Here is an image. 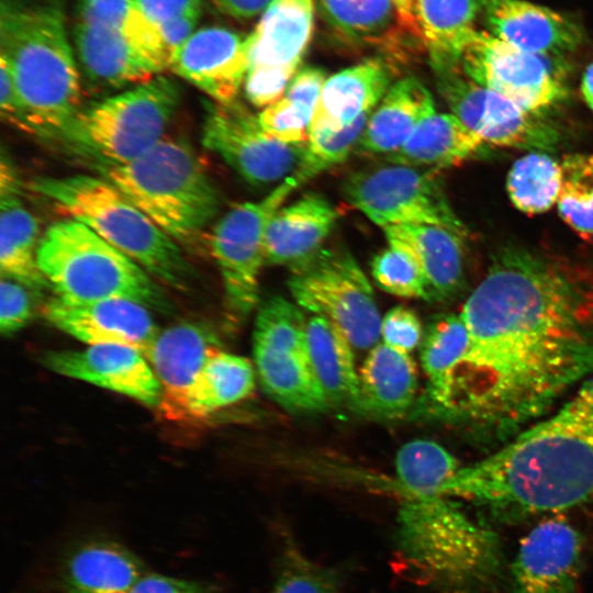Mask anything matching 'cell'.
<instances>
[{"instance_id": "db71d44e", "label": "cell", "mask_w": 593, "mask_h": 593, "mask_svg": "<svg viewBox=\"0 0 593 593\" xmlns=\"http://www.w3.org/2000/svg\"><path fill=\"white\" fill-rule=\"evenodd\" d=\"M0 166V198L19 195L21 190L20 180L12 163L4 153L1 154Z\"/></svg>"}, {"instance_id": "e575fe53", "label": "cell", "mask_w": 593, "mask_h": 593, "mask_svg": "<svg viewBox=\"0 0 593 593\" xmlns=\"http://www.w3.org/2000/svg\"><path fill=\"white\" fill-rule=\"evenodd\" d=\"M1 277L12 279L33 292L48 286L37 262L38 223L19 195L0 199Z\"/></svg>"}, {"instance_id": "4316f807", "label": "cell", "mask_w": 593, "mask_h": 593, "mask_svg": "<svg viewBox=\"0 0 593 593\" xmlns=\"http://www.w3.org/2000/svg\"><path fill=\"white\" fill-rule=\"evenodd\" d=\"M417 388V368L410 354L378 343L360 368L354 409L377 416H399L413 404Z\"/></svg>"}, {"instance_id": "52a82bcc", "label": "cell", "mask_w": 593, "mask_h": 593, "mask_svg": "<svg viewBox=\"0 0 593 593\" xmlns=\"http://www.w3.org/2000/svg\"><path fill=\"white\" fill-rule=\"evenodd\" d=\"M37 262L63 300H127L155 310L168 307L146 270L77 220L66 217L47 227L40 238Z\"/></svg>"}, {"instance_id": "3957f363", "label": "cell", "mask_w": 593, "mask_h": 593, "mask_svg": "<svg viewBox=\"0 0 593 593\" xmlns=\"http://www.w3.org/2000/svg\"><path fill=\"white\" fill-rule=\"evenodd\" d=\"M0 57L37 135L61 136L81 110V90L59 8L3 3Z\"/></svg>"}, {"instance_id": "74e56055", "label": "cell", "mask_w": 593, "mask_h": 593, "mask_svg": "<svg viewBox=\"0 0 593 593\" xmlns=\"http://www.w3.org/2000/svg\"><path fill=\"white\" fill-rule=\"evenodd\" d=\"M458 459L440 444L414 439L396 452L398 485L407 495H441L444 484L460 469Z\"/></svg>"}, {"instance_id": "277c9868", "label": "cell", "mask_w": 593, "mask_h": 593, "mask_svg": "<svg viewBox=\"0 0 593 593\" xmlns=\"http://www.w3.org/2000/svg\"><path fill=\"white\" fill-rule=\"evenodd\" d=\"M404 559L441 593H485L501 575L497 536L451 497L410 495L398 517Z\"/></svg>"}, {"instance_id": "d4e9b609", "label": "cell", "mask_w": 593, "mask_h": 593, "mask_svg": "<svg viewBox=\"0 0 593 593\" xmlns=\"http://www.w3.org/2000/svg\"><path fill=\"white\" fill-rule=\"evenodd\" d=\"M389 245L407 254L418 266L429 300L455 294L463 280L460 235L437 225L410 224L383 227Z\"/></svg>"}, {"instance_id": "8d00e7d4", "label": "cell", "mask_w": 593, "mask_h": 593, "mask_svg": "<svg viewBox=\"0 0 593 593\" xmlns=\"http://www.w3.org/2000/svg\"><path fill=\"white\" fill-rule=\"evenodd\" d=\"M325 80V71L321 68L300 69L284 94L258 113L259 122L265 131L284 143H306L314 110Z\"/></svg>"}, {"instance_id": "5b68a950", "label": "cell", "mask_w": 593, "mask_h": 593, "mask_svg": "<svg viewBox=\"0 0 593 593\" xmlns=\"http://www.w3.org/2000/svg\"><path fill=\"white\" fill-rule=\"evenodd\" d=\"M29 187L165 284L187 288L192 270L178 244L108 179L89 175L38 177Z\"/></svg>"}, {"instance_id": "4fadbf2b", "label": "cell", "mask_w": 593, "mask_h": 593, "mask_svg": "<svg viewBox=\"0 0 593 593\" xmlns=\"http://www.w3.org/2000/svg\"><path fill=\"white\" fill-rule=\"evenodd\" d=\"M314 0H275L248 37V101L266 108L286 92L313 32Z\"/></svg>"}, {"instance_id": "ac0fdd59", "label": "cell", "mask_w": 593, "mask_h": 593, "mask_svg": "<svg viewBox=\"0 0 593 593\" xmlns=\"http://www.w3.org/2000/svg\"><path fill=\"white\" fill-rule=\"evenodd\" d=\"M49 370L121 393L157 409L160 383L146 357L136 348L115 345H90L82 350L49 351L43 356Z\"/></svg>"}, {"instance_id": "7bdbcfd3", "label": "cell", "mask_w": 593, "mask_h": 593, "mask_svg": "<svg viewBox=\"0 0 593 593\" xmlns=\"http://www.w3.org/2000/svg\"><path fill=\"white\" fill-rule=\"evenodd\" d=\"M78 13L79 22L131 36L161 52L169 60L158 27L132 0H79Z\"/></svg>"}, {"instance_id": "d590c367", "label": "cell", "mask_w": 593, "mask_h": 593, "mask_svg": "<svg viewBox=\"0 0 593 593\" xmlns=\"http://www.w3.org/2000/svg\"><path fill=\"white\" fill-rule=\"evenodd\" d=\"M467 331L456 313L439 316L424 332L419 359L427 379L429 399L439 413L446 409L455 373L467 348Z\"/></svg>"}, {"instance_id": "7dc6e473", "label": "cell", "mask_w": 593, "mask_h": 593, "mask_svg": "<svg viewBox=\"0 0 593 593\" xmlns=\"http://www.w3.org/2000/svg\"><path fill=\"white\" fill-rule=\"evenodd\" d=\"M21 283L1 277L0 284V329L10 335L22 328L32 317V302Z\"/></svg>"}, {"instance_id": "7402d4cb", "label": "cell", "mask_w": 593, "mask_h": 593, "mask_svg": "<svg viewBox=\"0 0 593 593\" xmlns=\"http://www.w3.org/2000/svg\"><path fill=\"white\" fill-rule=\"evenodd\" d=\"M490 33L525 52L552 57L574 51L580 27L567 16L525 0H483Z\"/></svg>"}, {"instance_id": "603a6c76", "label": "cell", "mask_w": 593, "mask_h": 593, "mask_svg": "<svg viewBox=\"0 0 593 593\" xmlns=\"http://www.w3.org/2000/svg\"><path fill=\"white\" fill-rule=\"evenodd\" d=\"M391 81V67L381 57L367 58L328 77L314 110L310 133L338 132L372 112L392 86Z\"/></svg>"}, {"instance_id": "9c48e42d", "label": "cell", "mask_w": 593, "mask_h": 593, "mask_svg": "<svg viewBox=\"0 0 593 593\" xmlns=\"http://www.w3.org/2000/svg\"><path fill=\"white\" fill-rule=\"evenodd\" d=\"M288 287L302 310L329 321L353 347L377 344L382 317L367 276L348 250L322 248L291 267Z\"/></svg>"}, {"instance_id": "ba28073f", "label": "cell", "mask_w": 593, "mask_h": 593, "mask_svg": "<svg viewBox=\"0 0 593 593\" xmlns=\"http://www.w3.org/2000/svg\"><path fill=\"white\" fill-rule=\"evenodd\" d=\"M179 101L176 82L158 75L80 110L61 136L105 166L125 165L165 138Z\"/></svg>"}, {"instance_id": "d6a6232c", "label": "cell", "mask_w": 593, "mask_h": 593, "mask_svg": "<svg viewBox=\"0 0 593 593\" xmlns=\"http://www.w3.org/2000/svg\"><path fill=\"white\" fill-rule=\"evenodd\" d=\"M254 358L264 390L281 406L311 412L328 405L307 356L254 346Z\"/></svg>"}, {"instance_id": "30bf717a", "label": "cell", "mask_w": 593, "mask_h": 593, "mask_svg": "<svg viewBox=\"0 0 593 593\" xmlns=\"http://www.w3.org/2000/svg\"><path fill=\"white\" fill-rule=\"evenodd\" d=\"M300 186L294 176L289 177L260 201L232 208L213 230L212 255L222 276L226 303L235 317L247 316L258 303L268 223Z\"/></svg>"}, {"instance_id": "7c38bea8", "label": "cell", "mask_w": 593, "mask_h": 593, "mask_svg": "<svg viewBox=\"0 0 593 593\" xmlns=\"http://www.w3.org/2000/svg\"><path fill=\"white\" fill-rule=\"evenodd\" d=\"M458 68L477 85L539 115L568 96L550 57L519 49L490 32L472 34L460 54Z\"/></svg>"}, {"instance_id": "60d3db41", "label": "cell", "mask_w": 593, "mask_h": 593, "mask_svg": "<svg viewBox=\"0 0 593 593\" xmlns=\"http://www.w3.org/2000/svg\"><path fill=\"white\" fill-rule=\"evenodd\" d=\"M557 208L561 219L582 237L593 236V154H569L560 161Z\"/></svg>"}, {"instance_id": "f546056e", "label": "cell", "mask_w": 593, "mask_h": 593, "mask_svg": "<svg viewBox=\"0 0 593 593\" xmlns=\"http://www.w3.org/2000/svg\"><path fill=\"white\" fill-rule=\"evenodd\" d=\"M483 0H417L415 20L433 69L458 67Z\"/></svg>"}, {"instance_id": "836d02e7", "label": "cell", "mask_w": 593, "mask_h": 593, "mask_svg": "<svg viewBox=\"0 0 593 593\" xmlns=\"http://www.w3.org/2000/svg\"><path fill=\"white\" fill-rule=\"evenodd\" d=\"M254 388L250 360L220 349L205 362L189 390L187 421H202L246 399Z\"/></svg>"}, {"instance_id": "c3c4849f", "label": "cell", "mask_w": 593, "mask_h": 593, "mask_svg": "<svg viewBox=\"0 0 593 593\" xmlns=\"http://www.w3.org/2000/svg\"><path fill=\"white\" fill-rule=\"evenodd\" d=\"M0 109L1 116L25 133L37 135L23 102L16 91L8 64L0 57Z\"/></svg>"}, {"instance_id": "e0dca14e", "label": "cell", "mask_w": 593, "mask_h": 593, "mask_svg": "<svg viewBox=\"0 0 593 593\" xmlns=\"http://www.w3.org/2000/svg\"><path fill=\"white\" fill-rule=\"evenodd\" d=\"M43 315L55 327L89 346L125 345L145 357L160 332L146 306L127 300L78 303L55 296L44 305Z\"/></svg>"}, {"instance_id": "1f68e13d", "label": "cell", "mask_w": 593, "mask_h": 593, "mask_svg": "<svg viewBox=\"0 0 593 593\" xmlns=\"http://www.w3.org/2000/svg\"><path fill=\"white\" fill-rule=\"evenodd\" d=\"M307 356L328 404L355 406L359 392L353 345L329 321L312 315L306 324Z\"/></svg>"}, {"instance_id": "f1b7e54d", "label": "cell", "mask_w": 593, "mask_h": 593, "mask_svg": "<svg viewBox=\"0 0 593 593\" xmlns=\"http://www.w3.org/2000/svg\"><path fill=\"white\" fill-rule=\"evenodd\" d=\"M327 24L343 38L400 53L419 43L404 25L394 0H317Z\"/></svg>"}, {"instance_id": "484cf974", "label": "cell", "mask_w": 593, "mask_h": 593, "mask_svg": "<svg viewBox=\"0 0 593 593\" xmlns=\"http://www.w3.org/2000/svg\"><path fill=\"white\" fill-rule=\"evenodd\" d=\"M146 573L142 561L121 544L93 539L68 553L61 583L65 593H130Z\"/></svg>"}, {"instance_id": "816d5d0a", "label": "cell", "mask_w": 593, "mask_h": 593, "mask_svg": "<svg viewBox=\"0 0 593 593\" xmlns=\"http://www.w3.org/2000/svg\"><path fill=\"white\" fill-rule=\"evenodd\" d=\"M200 12L201 10L191 11L157 26L169 60L194 33Z\"/></svg>"}, {"instance_id": "f5cc1de1", "label": "cell", "mask_w": 593, "mask_h": 593, "mask_svg": "<svg viewBox=\"0 0 593 593\" xmlns=\"http://www.w3.org/2000/svg\"><path fill=\"white\" fill-rule=\"evenodd\" d=\"M217 8L224 13L238 18L249 19L264 13L275 0H214Z\"/></svg>"}, {"instance_id": "ee69618b", "label": "cell", "mask_w": 593, "mask_h": 593, "mask_svg": "<svg viewBox=\"0 0 593 593\" xmlns=\"http://www.w3.org/2000/svg\"><path fill=\"white\" fill-rule=\"evenodd\" d=\"M371 113L363 114L342 131L309 134L303 161L294 175L301 184L348 157L359 143Z\"/></svg>"}, {"instance_id": "6da1fadb", "label": "cell", "mask_w": 593, "mask_h": 593, "mask_svg": "<svg viewBox=\"0 0 593 593\" xmlns=\"http://www.w3.org/2000/svg\"><path fill=\"white\" fill-rule=\"evenodd\" d=\"M459 315L467 348L441 414L483 444L506 443L593 373V276L583 269L503 247Z\"/></svg>"}, {"instance_id": "8fae6325", "label": "cell", "mask_w": 593, "mask_h": 593, "mask_svg": "<svg viewBox=\"0 0 593 593\" xmlns=\"http://www.w3.org/2000/svg\"><path fill=\"white\" fill-rule=\"evenodd\" d=\"M347 200L382 227L437 225L466 234L432 172L407 165L383 166L353 175L345 184Z\"/></svg>"}, {"instance_id": "681fc988", "label": "cell", "mask_w": 593, "mask_h": 593, "mask_svg": "<svg viewBox=\"0 0 593 593\" xmlns=\"http://www.w3.org/2000/svg\"><path fill=\"white\" fill-rule=\"evenodd\" d=\"M130 593H216L210 584L146 573Z\"/></svg>"}, {"instance_id": "f35d334b", "label": "cell", "mask_w": 593, "mask_h": 593, "mask_svg": "<svg viewBox=\"0 0 593 593\" xmlns=\"http://www.w3.org/2000/svg\"><path fill=\"white\" fill-rule=\"evenodd\" d=\"M276 532L277 568L270 593H339L340 570L310 559L282 524H278Z\"/></svg>"}, {"instance_id": "b9f144b4", "label": "cell", "mask_w": 593, "mask_h": 593, "mask_svg": "<svg viewBox=\"0 0 593 593\" xmlns=\"http://www.w3.org/2000/svg\"><path fill=\"white\" fill-rule=\"evenodd\" d=\"M306 324L307 318L296 303L272 296L258 309L254 346L307 356Z\"/></svg>"}, {"instance_id": "ab89813d", "label": "cell", "mask_w": 593, "mask_h": 593, "mask_svg": "<svg viewBox=\"0 0 593 593\" xmlns=\"http://www.w3.org/2000/svg\"><path fill=\"white\" fill-rule=\"evenodd\" d=\"M560 182V163L546 152H529L511 167L506 189L519 211L539 214L557 203Z\"/></svg>"}, {"instance_id": "2e32d148", "label": "cell", "mask_w": 593, "mask_h": 593, "mask_svg": "<svg viewBox=\"0 0 593 593\" xmlns=\"http://www.w3.org/2000/svg\"><path fill=\"white\" fill-rule=\"evenodd\" d=\"M582 556L581 534L561 515L547 517L519 544L512 593H578Z\"/></svg>"}, {"instance_id": "d6986e66", "label": "cell", "mask_w": 593, "mask_h": 593, "mask_svg": "<svg viewBox=\"0 0 593 593\" xmlns=\"http://www.w3.org/2000/svg\"><path fill=\"white\" fill-rule=\"evenodd\" d=\"M169 68L213 102H234L248 70V37L225 27H203L177 51Z\"/></svg>"}, {"instance_id": "5bb4252c", "label": "cell", "mask_w": 593, "mask_h": 593, "mask_svg": "<svg viewBox=\"0 0 593 593\" xmlns=\"http://www.w3.org/2000/svg\"><path fill=\"white\" fill-rule=\"evenodd\" d=\"M202 144L253 184H270L294 176L306 148V143L289 144L271 136L258 114L237 100L208 104Z\"/></svg>"}, {"instance_id": "11a10c76", "label": "cell", "mask_w": 593, "mask_h": 593, "mask_svg": "<svg viewBox=\"0 0 593 593\" xmlns=\"http://www.w3.org/2000/svg\"><path fill=\"white\" fill-rule=\"evenodd\" d=\"M416 1L417 0H394L404 25L422 45L415 20Z\"/></svg>"}, {"instance_id": "83f0119b", "label": "cell", "mask_w": 593, "mask_h": 593, "mask_svg": "<svg viewBox=\"0 0 593 593\" xmlns=\"http://www.w3.org/2000/svg\"><path fill=\"white\" fill-rule=\"evenodd\" d=\"M435 112L429 90L414 77L402 78L390 87L372 111L359 148L370 154L391 155Z\"/></svg>"}, {"instance_id": "4dcf8cb0", "label": "cell", "mask_w": 593, "mask_h": 593, "mask_svg": "<svg viewBox=\"0 0 593 593\" xmlns=\"http://www.w3.org/2000/svg\"><path fill=\"white\" fill-rule=\"evenodd\" d=\"M485 145L452 113L435 112L389 155V160L417 168H446L475 156Z\"/></svg>"}, {"instance_id": "7a4b0ae2", "label": "cell", "mask_w": 593, "mask_h": 593, "mask_svg": "<svg viewBox=\"0 0 593 593\" xmlns=\"http://www.w3.org/2000/svg\"><path fill=\"white\" fill-rule=\"evenodd\" d=\"M441 493L507 521L593 504V373L548 414L461 466Z\"/></svg>"}, {"instance_id": "44dd1931", "label": "cell", "mask_w": 593, "mask_h": 593, "mask_svg": "<svg viewBox=\"0 0 593 593\" xmlns=\"http://www.w3.org/2000/svg\"><path fill=\"white\" fill-rule=\"evenodd\" d=\"M74 43L86 76L107 87L136 86L169 68V60L161 52L101 26L77 22Z\"/></svg>"}, {"instance_id": "cb8c5ba5", "label": "cell", "mask_w": 593, "mask_h": 593, "mask_svg": "<svg viewBox=\"0 0 593 593\" xmlns=\"http://www.w3.org/2000/svg\"><path fill=\"white\" fill-rule=\"evenodd\" d=\"M338 213L334 205L316 193L304 194L280 208L266 231V264L299 265L323 248Z\"/></svg>"}, {"instance_id": "9f6ffc18", "label": "cell", "mask_w": 593, "mask_h": 593, "mask_svg": "<svg viewBox=\"0 0 593 593\" xmlns=\"http://www.w3.org/2000/svg\"><path fill=\"white\" fill-rule=\"evenodd\" d=\"M581 91L585 102L593 110V61L588 66L583 74Z\"/></svg>"}, {"instance_id": "9a60e30c", "label": "cell", "mask_w": 593, "mask_h": 593, "mask_svg": "<svg viewBox=\"0 0 593 593\" xmlns=\"http://www.w3.org/2000/svg\"><path fill=\"white\" fill-rule=\"evenodd\" d=\"M434 71L451 113L485 144L528 152L557 149L560 134L544 115L477 85L458 67Z\"/></svg>"}, {"instance_id": "bcb514c9", "label": "cell", "mask_w": 593, "mask_h": 593, "mask_svg": "<svg viewBox=\"0 0 593 593\" xmlns=\"http://www.w3.org/2000/svg\"><path fill=\"white\" fill-rule=\"evenodd\" d=\"M424 331L417 315L405 306L390 309L381 320L382 343L401 353L411 354L419 347Z\"/></svg>"}, {"instance_id": "f6af8a7d", "label": "cell", "mask_w": 593, "mask_h": 593, "mask_svg": "<svg viewBox=\"0 0 593 593\" xmlns=\"http://www.w3.org/2000/svg\"><path fill=\"white\" fill-rule=\"evenodd\" d=\"M371 273L378 287L390 294L429 300L427 283L416 262L391 245L373 257Z\"/></svg>"}, {"instance_id": "f907efd6", "label": "cell", "mask_w": 593, "mask_h": 593, "mask_svg": "<svg viewBox=\"0 0 593 593\" xmlns=\"http://www.w3.org/2000/svg\"><path fill=\"white\" fill-rule=\"evenodd\" d=\"M143 15L158 26L181 14L201 10L200 0H132Z\"/></svg>"}, {"instance_id": "8992f818", "label": "cell", "mask_w": 593, "mask_h": 593, "mask_svg": "<svg viewBox=\"0 0 593 593\" xmlns=\"http://www.w3.org/2000/svg\"><path fill=\"white\" fill-rule=\"evenodd\" d=\"M102 170L176 243L192 244L219 211V192L182 138L165 137L142 157Z\"/></svg>"}, {"instance_id": "ffe728a7", "label": "cell", "mask_w": 593, "mask_h": 593, "mask_svg": "<svg viewBox=\"0 0 593 593\" xmlns=\"http://www.w3.org/2000/svg\"><path fill=\"white\" fill-rule=\"evenodd\" d=\"M220 350L204 326L182 323L160 331L146 355L160 387L157 410L168 421L187 422L189 390L205 362Z\"/></svg>"}]
</instances>
